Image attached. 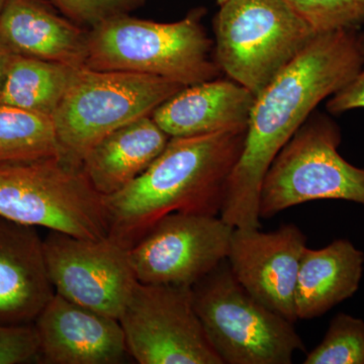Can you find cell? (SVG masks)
<instances>
[{
    "label": "cell",
    "mask_w": 364,
    "mask_h": 364,
    "mask_svg": "<svg viewBox=\"0 0 364 364\" xmlns=\"http://www.w3.org/2000/svg\"><path fill=\"white\" fill-rule=\"evenodd\" d=\"M233 232L220 215H165L129 249L136 279L141 284L193 287L227 259Z\"/></svg>",
    "instance_id": "30bf717a"
},
{
    "label": "cell",
    "mask_w": 364,
    "mask_h": 364,
    "mask_svg": "<svg viewBox=\"0 0 364 364\" xmlns=\"http://www.w3.org/2000/svg\"><path fill=\"white\" fill-rule=\"evenodd\" d=\"M184 87L160 76L81 67L53 116L60 156L80 166L86 152L98 141L151 116Z\"/></svg>",
    "instance_id": "52a82bcc"
},
{
    "label": "cell",
    "mask_w": 364,
    "mask_h": 364,
    "mask_svg": "<svg viewBox=\"0 0 364 364\" xmlns=\"http://www.w3.org/2000/svg\"><path fill=\"white\" fill-rule=\"evenodd\" d=\"M358 44L363 59V67L348 85L329 97L326 107L331 114L364 109V33H358Z\"/></svg>",
    "instance_id": "d4e9b609"
},
{
    "label": "cell",
    "mask_w": 364,
    "mask_h": 364,
    "mask_svg": "<svg viewBox=\"0 0 364 364\" xmlns=\"http://www.w3.org/2000/svg\"><path fill=\"white\" fill-rule=\"evenodd\" d=\"M140 364H223L203 331L191 287L141 284L119 318Z\"/></svg>",
    "instance_id": "9c48e42d"
},
{
    "label": "cell",
    "mask_w": 364,
    "mask_h": 364,
    "mask_svg": "<svg viewBox=\"0 0 364 364\" xmlns=\"http://www.w3.org/2000/svg\"><path fill=\"white\" fill-rule=\"evenodd\" d=\"M304 364H364V321L339 313Z\"/></svg>",
    "instance_id": "44dd1931"
},
{
    "label": "cell",
    "mask_w": 364,
    "mask_h": 364,
    "mask_svg": "<svg viewBox=\"0 0 364 364\" xmlns=\"http://www.w3.org/2000/svg\"><path fill=\"white\" fill-rule=\"evenodd\" d=\"M14 53L1 40H0V92L4 86L6 79L7 69L11 64Z\"/></svg>",
    "instance_id": "484cf974"
},
{
    "label": "cell",
    "mask_w": 364,
    "mask_h": 364,
    "mask_svg": "<svg viewBox=\"0 0 364 364\" xmlns=\"http://www.w3.org/2000/svg\"><path fill=\"white\" fill-rule=\"evenodd\" d=\"M0 215L76 238L109 237L104 196L61 156L0 164Z\"/></svg>",
    "instance_id": "277c9868"
},
{
    "label": "cell",
    "mask_w": 364,
    "mask_h": 364,
    "mask_svg": "<svg viewBox=\"0 0 364 364\" xmlns=\"http://www.w3.org/2000/svg\"><path fill=\"white\" fill-rule=\"evenodd\" d=\"M193 306L223 364H291L304 342L294 323L239 284L224 260L191 287Z\"/></svg>",
    "instance_id": "5b68a950"
},
{
    "label": "cell",
    "mask_w": 364,
    "mask_h": 364,
    "mask_svg": "<svg viewBox=\"0 0 364 364\" xmlns=\"http://www.w3.org/2000/svg\"><path fill=\"white\" fill-rule=\"evenodd\" d=\"M40 363L117 364L129 353L116 318L95 312L55 293L36 318Z\"/></svg>",
    "instance_id": "4fadbf2b"
},
{
    "label": "cell",
    "mask_w": 364,
    "mask_h": 364,
    "mask_svg": "<svg viewBox=\"0 0 364 364\" xmlns=\"http://www.w3.org/2000/svg\"><path fill=\"white\" fill-rule=\"evenodd\" d=\"M217 1V4H219V6H222L224 2H226L227 0H215Z\"/></svg>",
    "instance_id": "83f0119b"
},
{
    "label": "cell",
    "mask_w": 364,
    "mask_h": 364,
    "mask_svg": "<svg viewBox=\"0 0 364 364\" xmlns=\"http://www.w3.org/2000/svg\"><path fill=\"white\" fill-rule=\"evenodd\" d=\"M364 253L347 239L321 249H304L299 262L294 310L298 320L321 317L358 291Z\"/></svg>",
    "instance_id": "ac0fdd59"
},
{
    "label": "cell",
    "mask_w": 364,
    "mask_h": 364,
    "mask_svg": "<svg viewBox=\"0 0 364 364\" xmlns=\"http://www.w3.org/2000/svg\"><path fill=\"white\" fill-rule=\"evenodd\" d=\"M363 63L358 31L320 33L256 95L243 149L227 182L220 213L225 222L236 229H260L261 186L273 160Z\"/></svg>",
    "instance_id": "6da1fadb"
},
{
    "label": "cell",
    "mask_w": 364,
    "mask_h": 364,
    "mask_svg": "<svg viewBox=\"0 0 364 364\" xmlns=\"http://www.w3.org/2000/svg\"><path fill=\"white\" fill-rule=\"evenodd\" d=\"M60 156L53 117L0 104V164Z\"/></svg>",
    "instance_id": "ffe728a7"
},
{
    "label": "cell",
    "mask_w": 364,
    "mask_h": 364,
    "mask_svg": "<svg viewBox=\"0 0 364 364\" xmlns=\"http://www.w3.org/2000/svg\"><path fill=\"white\" fill-rule=\"evenodd\" d=\"M54 294L36 228L0 215V323L35 322Z\"/></svg>",
    "instance_id": "5bb4252c"
},
{
    "label": "cell",
    "mask_w": 364,
    "mask_h": 364,
    "mask_svg": "<svg viewBox=\"0 0 364 364\" xmlns=\"http://www.w3.org/2000/svg\"><path fill=\"white\" fill-rule=\"evenodd\" d=\"M78 69L14 54L0 92V104L53 117Z\"/></svg>",
    "instance_id": "d6986e66"
},
{
    "label": "cell",
    "mask_w": 364,
    "mask_h": 364,
    "mask_svg": "<svg viewBox=\"0 0 364 364\" xmlns=\"http://www.w3.org/2000/svg\"><path fill=\"white\" fill-rule=\"evenodd\" d=\"M40 360V341L35 325L0 323V364Z\"/></svg>",
    "instance_id": "cb8c5ba5"
},
{
    "label": "cell",
    "mask_w": 364,
    "mask_h": 364,
    "mask_svg": "<svg viewBox=\"0 0 364 364\" xmlns=\"http://www.w3.org/2000/svg\"><path fill=\"white\" fill-rule=\"evenodd\" d=\"M7 0H0V16H1L2 11H4V6H6V4Z\"/></svg>",
    "instance_id": "4316f807"
},
{
    "label": "cell",
    "mask_w": 364,
    "mask_h": 364,
    "mask_svg": "<svg viewBox=\"0 0 364 364\" xmlns=\"http://www.w3.org/2000/svg\"><path fill=\"white\" fill-rule=\"evenodd\" d=\"M205 14V7H196L174 23L129 14L102 21L87 32L85 67L149 74L184 86L219 78L214 43L203 25Z\"/></svg>",
    "instance_id": "3957f363"
},
{
    "label": "cell",
    "mask_w": 364,
    "mask_h": 364,
    "mask_svg": "<svg viewBox=\"0 0 364 364\" xmlns=\"http://www.w3.org/2000/svg\"><path fill=\"white\" fill-rule=\"evenodd\" d=\"M146 0H50L69 20L90 28L114 16L129 14Z\"/></svg>",
    "instance_id": "603a6c76"
},
{
    "label": "cell",
    "mask_w": 364,
    "mask_h": 364,
    "mask_svg": "<svg viewBox=\"0 0 364 364\" xmlns=\"http://www.w3.org/2000/svg\"><path fill=\"white\" fill-rule=\"evenodd\" d=\"M306 247V235L294 224L272 232L234 228L227 260L251 296L294 324V291Z\"/></svg>",
    "instance_id": "7c38bea8"
},
{
    "label": "cell",
    "mask_w": 364,
    "mask_h": 364,
    "mask_svg": "<svg viewBox=\"0 0 364 364\" xmlns=\"http://www.w3.org/2000/svg\"><path fill=\"white\" fill-rule=\"evenodd\" d=\"M0 40L16 55L85 67L87 32L41 0H7Z\"/></svg>",
    "instance_id": "2e32d148"
},
{
    "label": "cell",
    "mask_w": 364,
    "mask_h": 364,
    "mask_svg": "<svg viewBox=\"0 0 364 364\" xmlns=\"http://www.w3.org/2000/svg\"><path fill=\"white\" fill-rule=\"evenodd\" d=\"M246 130L170 138L140 176L122 191L104 196L109 238L130 249L155 223L172 213L220 215Z\"/></svg>",
    "instance_id": "7a4b0ae2"
},
{
    "label": "cell",
    "mask_w": 364,
    "mask_h": 364,
    "mask_svg": "<svg viewBox=\"0 0 364 364\" xmlns=\"http://www.w3.org/2000/svg\"><path fill=\"white\" fill-rule=\"evenodd\" d=\"M254 100L243 85L219 77L186 86L151 116L170 138L241 130L247 129Z\"/></svg>",
    "instance_id": "9a60e30c"
},
{
    "label": "cell",
    "mask_w": 364,
    "mask_h": 364,
    "mask_svg": "<svg viewBox=\"0 0 364 364\" xmlns=\"http://www.w3.org/2000/svg\"><path fill=\"white\" fill-rule=\"evenodd\" d=\"M214 32L215 63L255 97L317 36L287 0H227Z\"/></svg>",
    "instance_id": "8992f818"
},
{
    "label": "cell",
    "mask_w": 364,
    "mask_h": 364,
    "mask_svg": "<svg viewBox=\"0 0 364 364\" xmlns=\"http://www.w3.org/2000/svg\"><path fill=\"white\" fill-rule=\"evenodd\" d=\"M169 139L152 116L140 117L95 144L81 160V169L100 195H114L152 164Z\"/></svg>",
    "instance_id": "e0dca14e"
},
{
    "label": "cell",
    "mask_w": 364,
    "mask_h": 364,
    "mask_svg": "<svg viewBox=\"0 0 364 364\" xmlns=\"http://www.w3.org/2000/svg\"><path fill=\"white\" fill-rule=\"evenodd\" d=\"M338 124L314 112L268 168L259 200L260 219L318 200H340L364 207V168L339 154Z\"/></svg>",
    "instance_id": "ba28073f"
},
{
    "label": "cell",
    "mask_w": 364,
    "mask_h": 364,
    "mask_svg": "<svg viewBox=\"0 0 364 364\" xmlns=\"http://www.w3.org/2000/svg\"><path fill=\"white\" fill-rule=\"evenodd\" d=\"M55 293L119 320L136 279L129 249L111 238H76L49 231L43 240Z\"/></svg>",
    "instance_id": "8fae6325"
},
{
    "label": "cell",
    "mask_w": 364,
    "mask_h": 364,
    "mask_svg": "<svg viewBox=\"0 0 364 364\" xmlns=\"http://www.w3.org/2000/svg\"><path fill=\"white\" fill-rule=\"evenodd\" d=\"M316 35L358 31L364 23V0H287Z\"/></svg>",
    "instance_id": "7402d4cb"
}]
</instances>
